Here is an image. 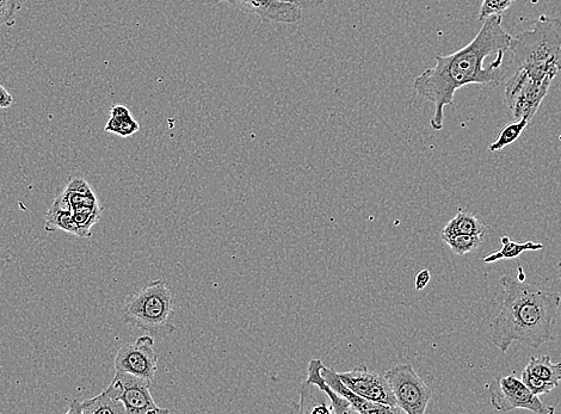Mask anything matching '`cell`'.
<instances>
[{"instance_id":"6da1fadb","label":"cell","mask_w":561,"mask_h":414,"mask_svg":"<svg viewBox=\"0 0 561 414\" xmlns=\"http://www.w3.org/2000/svg\"><path fill=\"white\" fill-rule=\"evenodd\" d=\"M502 22V16L487 18L467 46L453 54L436 55V65L416 77L413 90L434 104L430 126L435 131H442L445 109L454 104L456 91L473 84L496 88L507 78L502 66L513 36Z\"/></svg>"},{"instance_id":"7a4b0ae2","label":"cell","mask_w":561,"mask_h":414,"mask_svg":"<svg viewBox=\"0 0 561 414\" xmlns=\"http://www.w3.org/2000/svg\"><path fill=\"white\" fill-rule=\"evenodd\" d=\"M504 296L501 311L492 323V343L507 352L514 342L538 349L553 337L561 298L513 276L501 280Z\"/></svg>"},{"instance_id":"3957f363","label":"cell","mask_w":561,"mask_h":414,"mask_svg":"<svg viewBox=\"0 0 561 414\" xmlns=\"http://www.w3.org/2000/svg\"><path fill=\"white\" fill-rule=\"evenodd\" d=\"M509 51L514 70H522L538 82L552 80L561 72V20L541 15L533 28L513 36Z\"/></svg>"},{"instance_id":"277c9868","label":"cell","mask_w":561,"mask_h":414,"mask_svg":"<svg viewBox=\"0 0 561 414\" xmlns=\"http://www.w3.org/2000/svg\"><path fill=\"white\" fill-rule=\"evenodd\" d=\"M123 323L152 337H168L174 325V296L163 280H157L128 296L122 308Z\"/></svg>"},{"instance_id":"5b68a950","label":"cell","mask_w":561,"mask_h":414,"mask_svg":"<svg viewBox=\"0 0 561 414\" xmlns=\"http://www.w3.org/2000/svg\"><path fill=\"white\" fill-rule=\"evenodd\" d=\"M397 406L404 413L424 414L433 397V391L425 383L411 364H397L385 373Z\"/></svg>"},{"instance_id":"8992f818","label":"cell","mask_w":561,"mask_h":414,"mask_svg":"<svg viewBox=\"0 0 561 414\" xmlns=\"http://www.w3.org/2000/svg\"><path fill=\"white\" fill-rule=\"evenodd\" d=\"M551 80L538 82L522 70H515L504 90V102L516 120L534 119L542 101L550 91Z\"/></svg>"},{"instance_id":"52a82bcc","label":"cell","mask_w":561,"mask_h":414,"mask_svg":"<svg viewBox=\"0 0 561 414\" xmlns=\"http://www.w3.org/2000/svg\"><path fill=\"white\" fill-rule=\"evenodd\" d=\"M490 401L499 412L527 410L538 414H553L556 409L546 406L523 381L514 375L493 380L489 385Z\"/></svg>"},{"instance_id":"ba28073f","label":"cell","mask_w":561,"mask_h":414,"mask_svg":"<svg viewBox=\"0 0 561 414\" xmlns=\"http://www.w3.org/2000/svg\"><path fill=\"white\" fill-rule=\"evenodd\" d=\"M152 381L116 370L107 391L126 407L127 414H162L169 410L160 409L151 393Z\"/></svg>"},{"instance_id":"9c48e42d","label":"cell","mask_w":561,"mask_h":414,"mask_svg":"<svg viewBox=\"0 0 561 414\" xmlns=\"http://www.w3.org/2000/svg\"><path fill=\"white\" fill-rule=\"evenodd\" d=\"M115 369L153 382L158 369V356L154 351V338L150 335L132 344L122 345L115 357Z\"/></svg>"},{"instance_id":"30bf717a","label":"cell","mask_w":561,"mask_h":414,"mask_svg":"<svg viewBox=\"0 0 561 414\" xmlns=\"http://www.w3.org/2000/svg\"><path fill=\"white\" fill-rule=\"evenodd\" d=\"M345 386L362 398L375 403L397 406V400L385 376L371 372L365 364L355 367L350 372L337 373Z\"/></svg>"},{"instance_id":"8fae6325","label":"cell","mask_w":561,"mask_h":414,"mask_svg":"<svg viewBox=\"0 0 561 414\" xmlns=\"http://www.w3.org/2000/svg\"><path fill=\"white\" fill-rule=\"evenodd\" d=\"M239 10L261 17L264 21L295 24L301 21L302 12L297 5L281 0H217Z\"/></svg>"},{"instance_id":"7c38bea8","label":"cell","mask_w":561,"mask_h":414,"mask_svg":"<svg viewBox=\"0 0 561 414\" xmlns=\"http://www.w3.org/2000/svg\"><path fill=\"white\" fill-rule=\"evenodd\" d=\"M322 374L324 380L334 391L347 400L354 413L361 414H402L404 413L399 407L375 403V401L362 398L361 395L354 393L350 388L344 385L343 381L338 378V374L334 369L323 367Z\"/></svg>"},{"instance_id":"4fadbf2b","label":"cell","mask_w":561,"mask_h":414,"mask_svg":"<svg viewBox=\"0 0 561 414\" xmlns=\"http://www.w3.org/2000/svg\"><path fill=\"white\" fill-rule=\"evenodd\" d=\"M67 414H123L127 413L126 407L110 395L107 389L92 398L85 401L73 400L70 403Z\"/></svg>"},{"instance_id":"5bb4252c","label":"cell","mask_w":561,"mask_h":414,"mask_svg":"<svg viewBox=\"0 0 561 414\" xmlns=\"http://www.w3.org/2000/svg\"><path fill=\"white\" fill-rule=\"evenodd\" d=\"M300 413L310 414H332L331 401L323 389L313 385V383L305 381L300 387Z\"/></svg>"},{"instance_id":"9a60e30c","label":"cell","mask_w":561,"mask_h":414,"mask_svg":"<svg viewBox=\"0 0 561 414\" xmlns=\"http://www.w3.org/2000/svg\"><path fill=\"white\" fill-rule=\"evenodd\" d=\"M323 367L324 364L322 361L312 360L310 364H308L306 381L313 383V385L318 386L320 389H323L326 394H328L332 409H334L335 414L354 413L348 401L343 399L342 397H339L334 389H332L328 385V383H326L322 374Z\"/></svg>"},{"instance_id":"2e32d148","label":"cell","mask_w":561,"mask_h":414,"mask_svg":"<svg viewBox=\"0 0 561 414\" xmlns=\"http://www.w3.org/2000/svg\"><path fill=\"white\" fill-rule=\"evenodd\" d=\"M453 234L485 237L486 226L476 215L466 212V210H459L458 214L443 228L441 238L453 236Z\"/></svg>"},{"instance_id":"e0dca14e","label":"cell","mask_w":561,"mask_h":414,"mask_svg":"<svg viewBox=\"0 0 561 414\" xmlns=\"http://www.w3.org/2000/svg\"><path fill=\"white\" fill-rule=\"evenodd\" d=\"M502 247L497 251H493L489 256L484 258V263H496L502 259H514L522 255L524 252L540 251L544 249V245L536 242L517 243L511 240L508 236L501 238Z\"/></svg>"},{"instance_id":"ac0fdd59","label":"cell","mask_w":561,"mask_h":414,"mask_svg":"<svg viewBox=\"0 0 561 414\" xmlns=\"http://www.w3.org/2000/svg\"><path fill=\"white\" fill-rule=\"evenodd\" d=\"M524 370H527L536 378L553 383L556 387L561 382V363H554L551 356L544 355L530 358Z\"/></svg>"},{"instance_id":"d6986e66","label":"cell","mask_w":561,"mask_h":414,"mask_svg":"<svg viewBox=\"0 0 561 414\" xmlns=\"http://www.w3.org/2000/svg\"><path fill=\"white\" fill-rule=\"evenodd\" d=\"M530 121L527 119L516 120L515 122L508 123L504 126L501 133L495 142L489 146L490 152H498L504 150L505 147L513 145L514 142L519 140L524 129L529 125Z\"/></svg>"},{"instance_id":"ffe728a7","label":"cell","mask_w":561,"mask_h":414,"mask_svg":"<svg viewBox=\"0 0 561 414\" xmlns=\"http://www.w3.org/2000/svg\"><path fill=\"white\" fill-rule=\"evenodd\" d=\"M45 230L47 232L54 231H64L67 233L75 234L78 236V226L73 220L71 212L67 210H48L46 215V226Z\"/></svg>"},{"instance_id":"44dd1931","label":"cell","mask_w":561,"mask_h":414,"mask_svg":"<svg viewBox=\"0 0 561 414\" xmlns=\"http://www.w3.org/2000/svg\"><path fill=\"white\" fill-rule=\"evenodd\" d=\"M483 236H468V234H453L442 237V242L450 247L455 255L465 256L479 249L484 242Z\"/></svg>"},{"instance_id":"7402d4cb","label":"cell","mask_w":561,"mask_h":414,"mask_svg":"<svg viewBox=\"0 0 561 414\" xmlns=\"http://www.w3.org/2000/svg\"><path fill=\"white\" fill-rule=\"evenodd\" d=\"M140 131V123L134 119L133 115L122 117V119H115L110 117L104 132L119 135L121 138L132 137L135 133Z\"/></svg>"},{"instance_id":"603a6c76","label":"cell","mask_w":561,"mask_h":414,"mask_svg":"<svg viewBox=\"0 0 561 414\" xmlns=\"http://www.w3.org/2000/svg\"><path fill=\"white\" fill-rule=\"evenodd\" d=\"M516 0H483L480 6L478 20L484 22L493 16H503L504 12L513 6Z\"/></svg>"},{"instance_id":"cb8c5ba5","label":"cell","mask_w":561,"mask_h":414,"mask_svg":"<svg viewBox=\"0 0 561 414\" xmlns=\"http://www.w3.org/2000/svg\"><path fill=\"white\" fill-rule=\"evenodd\" d=\"M21 9V0H0V27L14 26L17 14Z\"/></svg>"},{"instance_id":"d4e9b609","label":"cell","mask_w":561,"mask_h":414,"mask_svg":"<svg viewBox=\"0 0 561 414\" xmlns=\"http://www.w3.org/2000/svg\"><path fill=\"white\" fill-rule=\"evenodd\" d=\"M521 380L523 381L524 385H526L530 389V391H532V393L536 395V397L551 393L553 389L556 388L553 383L536 378V376H534L533 374L528 373L527 370H524V372L522 373Z\"/></svg>"},{"instance_id":"484cf974","label":"cell","mask_w":561,"mask_h":414,"mask_svg":"<svg viewBox=\"0 0 561 414\" xmlns=\"http://www.w3.org/2000/svg\"><path fill=\"white\" fill-rule=\"evenodd\" d=\"M430 271L428 269H424L422 271H419V273L416 275L415 278V287L416 290H423L424 288H427L429 282H430Z\"/></svg>"},{"instance_id":"4316f807","label":"cell","mask_w":561,"mask_h":414,"mask_svg":"<svg viewBox=\"0 0 561 414\" xmlns=\"http://www.w3.org/2000/svg\"><path fill=\"white\" fill-rule=\"evenodd\" d=\"M281 2L292 3L302 10L316 8V6L322 5L325 0H281Z\"/></svg>"},{"instance_id":"83f0119b","label":"cell","mask_w":561,"mask_h":414,"mask_svg":"<svg viewBox=\"0 0 561 414\" xmlns=\"http://www.w3.org/2000/svg\"><path fill=\"white\" fill-rule=\"evenodd\" d=\"M12 104H14V97L5 89V86L0 84V109H9Z\"/></svg>"},{"instance_id":"f1b7e54d","label":"cell","mask_w":561,"mask_h":414,"mask_svg":"<svg viewBox=\"0 0 561 414\" xmlns=\"http://www.w3.org/2000/svg\"><path fill=\"white\" fill-rule=\"evenodd\" d=\"M131 115V110H129L126 105L116 104L110 109V117H115V119H122V117Z\"/></svg>"},{"instance_id":"f546056e","label":"cell","mask_w":561,"mask_h":414,"mask_svg":"<svg viewBox=\"0 0 561 414\" xmlns=\"http://www.w3.org/2000/svg\"><path fill=\"white\" fill-rule=\"evenodd\" d=\"M519 278L520 281H526V274H524L523 268L521 267V265H519V267H517V277Z\"/></svg>"},{"instance_id":"4dcf8cb0","label":"cell","mask_w":561,"mask_h":414,"mask_svg":"<svg viewBox=\"0 0 561 414\" xmlns=\"http://www.w3.org/2000/svg\"><path fill=\"white\" fill-rule=\"evenodd\" d=\"M558 274H559V280L561 283V257L559 259V263H558Z\"/></svg>"}]
</instances>
